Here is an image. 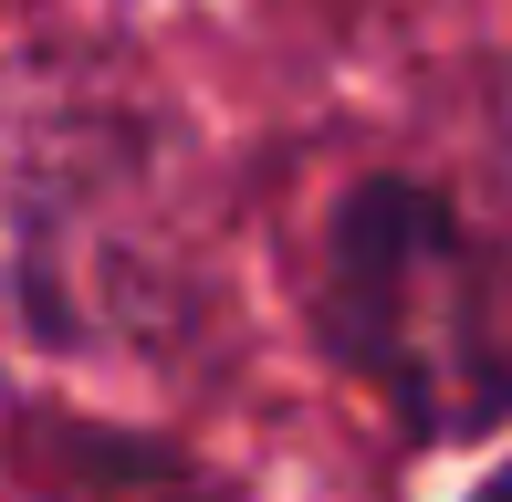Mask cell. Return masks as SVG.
Listing matches in <instances>:
<instances>
[{"instance_id":"6da1fadb","label":"cell","mask_w":512,"mask_h":502,"mask_svg":"<svg viewBox=\"0 0 512 502\" xmlns=\"http://www.w3.org/2000/svg\"><path fill=\"white\" fill-rule=\"evenodd\" d=\"M168 210L147 126L42 63H0V314L53 346L168 314Z\"/></svg>"},{"instance_id":"7a4b0ae2","label":"cell","mask_w":512,"mask_h":502,"mask_svg":"<svg viewBox=\"0 0 512 502\" xmlns=\"http://www.w3.org/2000/svg\"><path fill=\"white\" fill-rule=\"evenodd\" d=\"M314 325L408 429H481L512 408V272L418 178H356L335 199Z\"/></svg>"},{"instance_id":"3957f363","label":"cell","mask_w":512,"mask_h":502,"mask_svg":"<svg viewBox=\"0 0 512 502\" xmlns=\"http://www.w3.org/2000/svg\"><path fill=\"white\" fill-rule=\"evenodd\" d=\"M53 502H230L220 482H199L178 450L126 440V429H63L53 440Z\"/></svg>"},{"instance_id":"277c9868","label":"cell","mask_w":512,"mask_h":502,"mask_svg":"<svg viewBox=\"0 0 512 502\" xmlns=\"http://www.w3.org/2000/svg\"><path fill=\"white\" fill-rule=\"evenodd\" d=\"M481 502H512V471H502V482H492V492H481Z\"/></svg>"}]
</instances>
